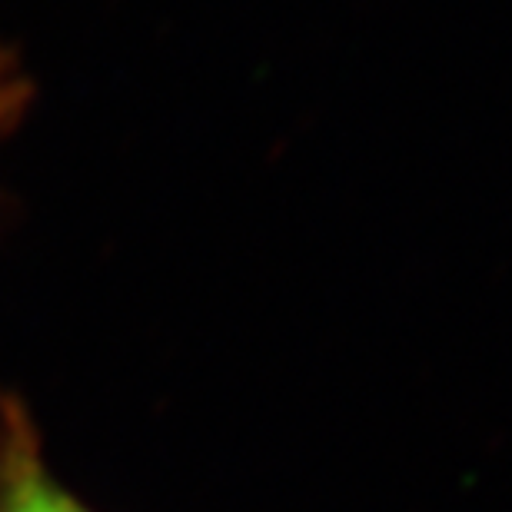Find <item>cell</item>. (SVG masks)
<instances>
[{"label":"cell","instance_id":"6da1fadb","mask_svg":"<svg viewBox=\"0 0 512 512\" xmlns=\"http://www.w3.org/2000/svg\"><path fill=\"white\" fill-rule=\"evenodd\" d=\"M0 512H90L50 473L20 406L0 409Z\"/></svg>","mask_w":512,"mask_h":512},{"label":"cell","instance_id":"7a4b0ae2","mask_svg":"<svg viewBox=\"0 0 512 512\" xmlns=\"http://www.w3.org/2000/svg\"><path fill=\"white\" fill-rule=\"evenodd\" d=\"M20 97H24V84H20L17 70L0 60V124H4L10 114H17Z\"/></svg>","mask_w":512,"mask_h":512}]
</instances>
